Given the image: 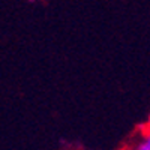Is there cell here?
<instances>
[{"instance_id":"obj_1","label":"cell","mask_w":150,"mask_h":150,"mask_svg":"<svg viewBox=\"0 0 150 150\" xmlns=\"http://www.w3.org/2000/svg\"><path fill=\"white\" fill-rule=\"evenodd\" d=\"M135 150H150V135H149V137H146L144 141H141L138 146H137V149H135Z\"/></svg>"},{"instance_id":"obj_2","label":"cell","mask_w":150,"mask_h":150,"mask_svg":"<svg viewBox=\"0 0 150 150\" xmlns=\"http://www.w3.org/2000/svg\"><path fill=\"white\" fill-rule=\"evenodd\" d=\"M146 125H147V126H150V114H149V119H147V123Z\"/></svg>"}]
</instances>
